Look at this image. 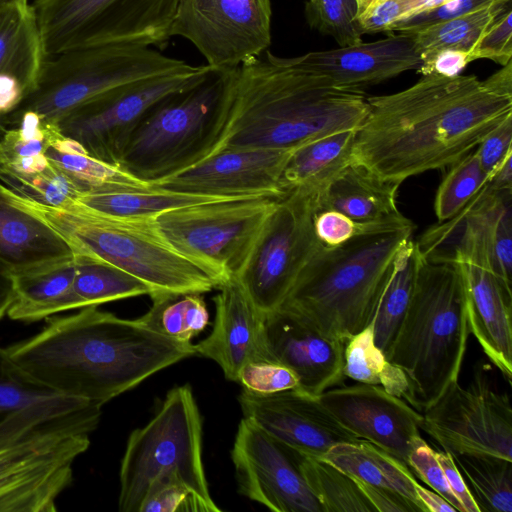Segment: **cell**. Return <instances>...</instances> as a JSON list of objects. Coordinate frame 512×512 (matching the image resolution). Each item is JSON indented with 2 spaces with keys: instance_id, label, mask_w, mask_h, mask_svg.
<instances>
[{
  "instance_id": "6da1fadb",
  "label": "cell",
  "mask_w": 512,
  "mask_h": 512,
  "mask_svg": "<svg viewBox=\"0 0 512 512\" xmlns=\"http://www.w3.org/2000/svg\"><path fill=\"white\" fill-rule=\"evenodd\" d=\"M367 99L352 163L400 185L412 176L447 169L512 115V96L487 88L474 75H424L407 89Z\"/></svg>"
},
{
  "instance_id": "7a4b0ae2",
  "label": "cell",
  "mask_w": 512,
  "mask_h": 512,
  "mask_svg": "<svg viewBox=\"0 0 512 512\" xmlns=\"http://www.w3.org/2000/svg\"><path fill=\"white\" fill-rule=\"evenodd\" d=\"M6 350L32 381L99 406L195 355L191 342L163 337L136 319L119 318L98 306L51 316L40 332Z\"/></svg>"
},
{
  "instance_id": "3957f363",
  "label": "cell",
  "mask_w": 512,
  "mask_h": 512,
  "mask_svg": "<svg viewBox=\"0 0 512 512\" xmlns=\"http://www.w3.org/2000/svg\"><path fill=\"white\" fill-rule=\"evenodd\" d=\"M368 96L269 49L236 69L228 116L214 152L224 149H294L332 133L356 130ZM211 155V156H212Z\"/></svg>"
},
{
  "instance_id": "277c9868",
  "label": "cell",
  "mask_w": 512,
  "mask_h": 512,
  "mask_svg": "<svg viewBox=\"0 0 512 512\" xmlns=\"http://www.w3.org/2000/svg\"><path fill=\"white\" fill-rule=\"evenodd\" d=\"M414 230L360 235L336 247L320 244L279 308L346 342L371 324L394 260Z\"/></svg>"
},
{
  "instance_id": "5b68a950",
  "label": "cell",
  "mask_w": 512,
  "mask_h": 512,
  "mask_svg": "<svg viewBox=\"0 0 512 512\" xmlns=\"http://www.w3.org/2000/svg\"><path fill=\"white\" fill-rule=\"evenodd\" d=\"M416 250L411 300L386 356L408 379L410 405L424 411L458 380L470 326L460 267Z\"/></svg>"
},
{
  "instance_id": "8992f818",
  "label": "cell",
  "mask_w": 512,
  "mask_h": 512,
  "mask_svg": "<svg viewBox=\"0 0 512 512\" xmlns=\"http://www.w3.org/2000/svg\"><path fill=\"white\" fill-rule=\"evenodd\" d=\"M22 206L41 217L71 246L74 253L113 265L143 281L150 298L203 294L221 284L163 236L156 216L112 217L74 204L58 208L16 192Z\"/></svg>"
},
{
  "instance_id": "52a82bcc",
  "label": "cell",
  "mask_w": 512,
  "mask_h": 512,
  "mask_svg": "<svg viewBox=\"0 0 512 512\" xmlns=\"http://www.w3.org/2000/svg\"><path fill=\"white\" fill-rule=\"evenodd\" d=\"M236 69L209 66L156 102L132 130L117 167L151 183L210 157L225 128Z\"/></svg>"
},
{
  "instance_id": "ba28073f",
  "label": "cell",
  "mask_w": 512,
  "mask_h": 512,
  "mask_svg": "<svg viewBox=\"0 0 512 512\" xmlns=\"http://www.w3.org/2000/svg\"><path fill=\"white\" fill-rule=\"evenodd\" d=\"M101 406L79 400L0 442V512H55Z\"/></svg>"
},
{
  "instance_id": "9c48e42d",
  "label": "cell",
  "mask_w": 512,
  "mask_h": 512,
  "mask_svg": "<svg viewBox=\"0 0 512 512\" xmlns=\"http://www.w3.org/2000/svg\"><path fill=\"white\" fill-rule=\"evenodd\" d=\"M176 475L200 512H219L209 492L202 460V419L189 385L171 389L155 416L130 434L120 466L121 512H139L151 482Z\"/></svg>"
},
{
  "instance_id": "30bf717a",
  "label": "cell",
  "mask_w": 512,
  "mask_h": 512,
  "mask_svg": "<svg viewBox=\"0 0 512 512\" xmlns=\"http://www.w3.org/2000/svg\"><path fill=\"white\" fill-rule=\"evenodd\" d=\"M187 62L140 45L78 47L48 57L35 89L5 115L32 110L45 123L117 86L191 69Z\"/></svg>"
},
{
  "instance_id": "8fae6325",
  "label": "cell",
  "mask_w": 512,
  "mask_h": 512,
  "mask_svg": "<svg viewBox=\"0 0 512 512\" xmlns=\"http://www.w3.org/2000/svg\"><path fill=\"white\" fill-rule=\"evenodd\" d=\"M179 0H33L48 57L78 47L163 49Z\"/></svg>"
},
{
  "instance_id": "7c38bea8",
  "label": "cell",
  "mask_w": 512,
  "mask_h": 512,
  "mask_svg": "<svg viewBox=\"0 0 512 512\" xmlns=\"http://www.w3.org/2000/svg\"><path fill=\"white\" fill-rule=\"evenodd\" d=\"M282 197L222 199L167 210L156 216L167 241L221 285L235 278Z\"/></svg>"
},
{
  "instance_id": "4fadbf2b",
  "label": "cell",
  "mask_w": 512,
  "mask_h": 512,
  "mask_svg": "<svg viewBox=\"0 0 512 512\" xmlns=\"http://www.w3.org/2000/svg\"><path fill=\"white\" fill-rule=\"evenodd\" d=\"M315 197L292 189L265 220L236 275L250 300L264 314L278 309L305 264L320 246L314 231Z\"/></svg>"
},
{
  "instance_id": "5bb4252c",
  "label": "cell",
  "mask_w": 512,
  "mask_h": 512,
  "mask_svg": "<svg viewBox=\"0 0 512 512\" xmlns=\"http://www.w3.org/2000/svg\"><path fill=\"white\" fill-rule=\"evenodd\" d=\"M424 430L451 454H492L512 460V407L477 369L467 387L453 381L422 411Z\"/></svg>"
},
{
  "instance_id": "9a60e30c",
  "label": "cell",
  "mask_w": 512,
  "mask_h": 512,
  "mask_svg": "<svg viewBox=\"0 0 512 512\" xmlns=\"http://www.w3.org/2000/svg\"><path fill=\"white\" fill-rule=\"evenodd\" d=\"M208 65L146 78L112 88L75 107L55 123L90 156L117 166L137 123L160 99L198 80Z\"/></svg>"
},
{
  "instance_id": "2e32d148",
  "label": "cell",
  "mask_w": 512,
  "mask_h": 512,
  "mask_svg": "<svg viewBox=\"0 0 512 512\" xmlns=\"http://www.w3.org/2000/svg\"><path fill=\"white\" fill-rule=\"evenodd\" d=\"M270 0H179L171 36L190 41L212 68H236L269 49Z\"/></svg>"
},
{
  "instance_id": "e0dca14e",
  "label": "cell",
  "mask_w": 512,
  "mask_h": 512,
  "mask_svg": "<svg viewBox=\"0 0 512 512\" xmlns=\"http://www.w3.org/2000/svg\"><path fill=\"white\" fill-rule=\"evenodd\" d=\"M300 458L253 421H240L231 450L240 494L276 512H323L303 478Z\"/></svg>"
},
{
  "instance_id": "ac0fdd59",
  "label": "cell",
  "mask_w": 512,
  "mask_h": 512,
  "mask_svg": "<svg viewBox=\"0 0 512 512\" xmlns=\"http://www.w3.org/2000/svg\"><path fill=\"white\" fill-rule=\"evenodd\" d=\"M318 399L346 430L406 466L411 450L424 442L422 413L379 385L332 387Z\"/></svg>"
},
{
  "instance_id": "d6986e66",
  "label": "cell",
  "mask_w": 512,
  "mask_h": 512,
  "mask_svg": "<svg viewBox=\"0 0 512 512\" xmlns=\"http://www.w3.org/2000/svg\"><path fill=\"white\" fill-rule=\"evenodd\" d=\"M293 149H224L200 163L149 184L164 189L227 198L284 197L283 171Z\"/></svg>"
},
{
  "instance_id": "ffe728a7",
  "label": "cell",
  "mask_w": 512,
  "mask_h": 512,
  "mask_svg": "<svg viewBox=\"0 0 512 512\" xmlns=\"http://www.w3.org/2000/svg\"><path fill=\"white\" fill-rule=\"evenodd\" d=\"M447 263L457 264L466 292L470 332L511 383L512 291L495 275L484 245L472 235L459 242Z\"/></svg>"
},
{
  "instance_id": "44dd1931",
  "label": "cell",
  "mask_w": 512,
  "mask_h": 512,
  "mask_svg": "<svg viewBox=\"0 0 512 512\" xmlns=\"http://www.w3.org/2000/svg\"><path fill=\"white\" fill-rule=\"evenodd\" d=\"M238 401L244 418L297 453L322 458L333 446L360 441L314 397L297 389L259 394L243 389Z\"/></svg>"
},
{
  "instance_id": "7402d4cb",
  "label": "cell",
  "mask_w": 512,
  "mask_h": 512,
  "mask_svg": "<svg viewBox=\"0 0 512 512\" xmlns=\"http://www.w3.org/2000/svg\"><path fill=\"white\" fill-rule=\"evenodd\" d=\"M265 329L271 355L295 374L298 391L318 397L345 378L346 342L322 334L283 308L266 314Z\"/></svg>"
},
{
  "instance_id": "603a6c76",
  "label": "cell",
  "mask_w": 512,
  "mask_h": 512,
  "mask_svg": "<svg viewBox=\"0 0 512 512\" xmlns=\"http://www.w3.org/2000/svg\"><path fill=\"white\" fill-rule=\"evenodd\" d=\"M213 298L215 319L210 334L194 345L195 354L216 362L228 380L237 382L243 366L275 362L266 337L265 318L236 278L218 288Z\"/></svg>"
},
{
  "instance_id": "cb8c5ba5",
  "label": "cell",
  "mask_w": 512,
  "mask_h": 512,
  "mask_svg": "<svg viewBox=\"0 0 512 512\" xmlns=\"http://www.w3.org/2000/svg\"><path fill=\"white\" fill-rule=\"evenodd\" d=\"M296 59L301 66L327 77L335 85L354 90H362L422 66L413 34L407 33L309 52L296 56Z\"/></svg>"
},
{
  "instance_id": "d4e9b609",
  "label": "cell",
  "mask_w": 512,
  "mask_h": 512,
  "mask_svg": "<svg viewBox=\"0 0 512 512\" xmlns=\"http://www.w3.org/2000/svg\"><path fill=\"white\" fill-rule=\"evenodd\" d=\"M75 256L69 243L41 217L22 206L0 180V262L13 275Z\"/></svg>"
},
{
  "instance_id": "484cf974",
  "label": "cell",
  "mask_w": 512,
  "mask_h": 512,
  "mask_svg": "<svg viewBox=\"0 0 512 512\" xmlns=\"http://www.w3.org/2000/svg\"><path fill=\"white\" fill-rule=\"evenodd\" d=\"M47 59L32 3L1 5L0 73L15 77L25 96L37 86Z\"/></svg>"
},
{
  "instance_id": "4316f807",
  "label": "cell",
  "mask_w": 512,
  "mask_h": 512,
  "mask_svg": "<svg viewBox=\"0 0 512 512\" xmlns=\"http://www.w3.org/2000/svg\"><path fill=\"white\" fill-rule=\"evenodd\" d=\"M399 186L352 163L316 196L315 202L317 210H336L357 221L384 220L402 215L396 204Z\"/></svg>"
},
{
  "instance_id": "83f0119b",
  "label": "cell",
  "mask_w": 512,
  "mask_h": 512,
  "mask_svg": "<svg viewBox=\"0 0 512 512\" xmlns=\"http://www.w3.org/2000/svg\"><path fill=\"white\" fill-rule=\"evenodd\" d=\"M222 199L230 198L177 192L141 182L90 188L82 191L73 204L104 216L141 217Z\"/></svg>"
},
{
  "instance_id": "f1b7e54d",
  "label": "cell",
  "mask_w": 512,
  "mask_h": 512,
  "mask_svg": "<svg viewBox=\"0 0 512 512\" xmlns=\"http://www.w3.org/2000/svg\"><path fill=\"white\" fill-rule=\"evenodd\" d=\"M354 137L355 130L341 131L294 148L283 171L285 187L316 198L352 164Z\"/></svg>"
},
{
  "instance_id": "f546056e",
  "label": "cell",
  "mask_w": 512,
  "mask_h": 512,
  "mask_svg": "<svg viewBox=\"0 0 512 512\" xmlns=\"http://www.w3.org/2000/svg\"><path fill=\"white\" fill-rule=\"evenodd\" d=\"M75 272L74 256L14 275L15 295L7 315L13 320L34 322L75 309L71 293Z\"/></svg>"
},
{
  "instance_id": "4dcf8cb0",
  "label": "cell",
  "mask_w": 512,
  "mask_h": 512,
  "mask_svg": "<svg viewBox=\"0 0 512 512\" xmlns=\"http://www.w3.org/2000/svg\"><path fill=\"white\" fill-rule=\"evenodd\" d=\"M322 459L364 483L402 495L420 512H426L416 492L417 481L408 467L377 446L363 440L340 443Z\"/></svg>"
},
{
  "instance_id": "1f68e13d",
  "label": "cell",
  "mask_w": 512,
  "mask_h": 512,
  "mask_svg": "<svg viewBox=\"0 0 512 512\" xmlns=\"http://www.w3.org/2000/svg\"><path fill=\"white\" fill-rule=\"evenodd\" d=\"M416 254V243L413 239L397 254L371 322L374 342L385 355L392 345L411 300Z\"/></svg>"
},
{
  "instance_id": "d6a6232c",
  "label": "cell",
  "mask_w": 512,
  "mask_h": 512,
  "mask_svg": "<svg viewBox=\"0 0 512 512\" xmlns=\"http://www.w3.org/2000/svg\"><path fill=\"white\" fill-rule=\"evenodd\" d=\"M75 261L71 289L75 309L151 294L143 281L113 265L77 254Z\"/></svg>"
},
{
  "instance_id": "836d02e7",
  "label": "cell",
  "mask_w": 512,
  "mask_h": 512,
  "mask_svg": "<svg viewBox=\"0 0 512 512\" xmlns=\"http://www.w3.org/2000/svg\"><path fill=\"white\" fill-rule=\"evenodd\" d=\"M452 457L480 512H512V460L492 454Z\"/></svg>"
},
{
  "instance_id": "e575fe53",
  "label": "cell",
  "mask_w": 512,
  "mask_h": 512,
  "mask_svg": "<svg viewBox=\"0 0 512 512\" xmlns=\"http://www.w3.org/2000/svg\"><path fill=\"white\" fill-rule=\"evenodd\" d=\"M344 375L358 383L379 385L410 403V386L404 372L390 362L373 339L371 324L351 337L344 348Z\"/></svg>"
},
{
  "instance_id": "d590c367",
  "label": "cell",
  "mask_w": 512,
  "mask_h": 512,
  "mask_svg": "<svg viewBox=\"0 0 512 512\" xmlns=\"http://www.w3.org/2000/svg\"><path fill=\"white\" fill-rule=\"evenodd\" d=\"M511 0H494L489 5L457 18L425 27L413 33L422 65L442 50L452 49L469 52L494 18Z\"/></svg>"
},
{
  "instance_id": "8d00e7d4",
  "label": "cell",
  "mask_w": 512,
  "mask_h": 512,
  "mask_svg": "<svg viewBox=\"0 0 512 512\" xmlns=\"http://www.w3.org/2000/svg\"><path fill=\"white\" fill-rule=\"evenodd\" d=\"M299 465L323 512H376L357 480L332 463L301 455Z\"/></svg>"
},
{
  "instance_id": "74e56055",
  "label": "cell",
  "mask_w": 512,
  "mask_h": 512,
  "mask_svg": "<svg viewBox=\"0 0 512 512\" xmlns=\"http://www.w3.org/2000/svg\"><path fill=\"white\" fill-rule=\"evenodd\" d=\"M201 295L157 296L151 299V308L136 320L163 337L191 342L209 323V313Z\"/></svg>"
},
{
  "instance_id": "f35d334b",
  "label": "cell",
  "mask_w": 512,
  "mask_h": 512,
  "mask_svg": "<svg viewBox=\"0 0 512 512\" xmlns=\"http://www.w3.org/2000/svg\"><path fill=\"white\" fill-rule=\"evenodd\" d=\"M447 169L434 200L439 222L458 214L490 180L475 149Z\"/></svg>"
},
{
  "instance_id": "ab89813d",
  "label": "cell",
  "mask_w": 512,
  "mask_h": 512,
  "mask_svg": "<svg viewBox=\"0 0 512 512\" xmlns=\"http://www.w3.org/2000/svg\"><path fill=\"white\" fill-rule=\"evenodd\" d=\"M0 180L30 200L58 208L69 207L85 190L78 181L51 163L45 170L31 175L0 170Z\"/></svg>"
},
{
  "instance_id": "60d3db41",
  "label": "cell",
  "mask_w": 512,
  "mask_h": 512,
  "mask_svg": "<svg viewBox=\"0 0 512 512\" xmlns=\"http://www.w3.org/2000/svg\"><path fill=\"white\" fill-rule=\"evenodd\" d=\"M357 0H306L305 15L310 27L331 36L340 47L362 42Z\"/></svg>"
},
{
  "instance_id": "b9f144b4",
  "label": "cell",
  "mask_w": 512,
  "mask_h": 512,
  "mask_svg": "<svg viewBox=\"0 0 512 512\" xmlns=\"http://www.w3.org/2000/svg\"><path fill=\"white\" fill-rule=\"evenodd\" d=\"M415 224L403 215L378 221H357L331 209L317 210L314 216V231L318 241L327 247L342 245L354 237L387 232Z\"/></svg>"
},
{
  "instance_id": "7bdbcfd3",
  "label": "cell",
  "mask_w": 512,
  "mask_h": 512,
  "mask_svg": "<svg viewBox=\"0 0 512 512\" xmlns=\"http://www.w3.org/2000/svg\"><path fill=\"white\" fill-rule=\"evenodd\" d=\"M45 155L51 164L78 181L85 190L108 184L142 182L119 167L99 160L89 154H65L48 147L45 150Z\"/></svg>"
},
{
  "instance_id": "ee69618b",
  "label": "cell",
  "mask_w": 512,
  "mask_h": 512,
  "mask_svg": "<svg viewBox=\"0 0 512 512\" xmlns=\"http://www.w3.org/2000/svg\"><path fill=\"white\" fill-rule=\"evenodd\" d=\"M59 395L24 375L0 347V415Z\"/></svg>"
},
{
  "instance_id": "f6af8a7d",
  "label": "cell",
  "mask_w": 512,
  "mask_h": 512,
  "mask_svg": "<svg viewBox=\"0 0 512 512\" xmlns=\"http://www.w3.org/2000/svg\"><path fill=\"white\" fill-rule=\"evenodd\" d=\"M200 512L190 490L176 475L154 479L148 487L139 512Z\"/></svg>"
},
{
  "instance_id": "bcb514c9",
  "label": "cell",
  "mask_w": 512,
  "mask_h": 512,
  "mask_svg": "<svg viewBox=\"0 0 512 512\" xmlns=\"http://www.w3.org/2000/svg\"><path fill=\"white\" fill-rule=\"evenodd\" d=\"M469 62L490 59L502 66L512 61V11H501L468 52Z\"/></svg>"
},
{
  "instance_id": "7dc6e473",
  "label": "cell",
  "mask_w": 512,
  "mask_h": 512,
  "mask_svg": "<svg viewBox=\"0 0 512 512\" xmlns=\"http://www.w3.org/2000/svg\"><path fill=\"white\" fill-rule=\"evenodd\" d=\"M237 382L243 386V389L259 394H272L298 388L295 374L276 362L246 364L240 370Z\"/></svg>"
},
{
  "instance_id": "c3c4849f",
  "label": "cell",
  "mask_w": 512,
  "mask_h": 512,
  "mask_svg": "<svg viewBox=\"0 0 512 512\" xmlns=\"http://www.w3.org/2000/svg\"><path fill=\"white\" fill-rule=\"evenodd\" d=\"M78 400L80 399L54 395L20 409L2 414L0 417V442L24 432L55 412Z\"/></svg>"
},
{
  "instance_id": "681fc988",
  "label": "cell",
  "mask_w": 512,
  "mask_h": 512,
  "mask_svg": "<svg viewBox=\"0 0 512 512\" xmlns=\"http://www.w3.org/2000/svg\"><path fill=\"white\" fill-rule=\"evenodd\" d=\"M494 0H449L395 22L388 31L413 34L425 27L465 15Z\"/></svg>"
},
{
  "instance_id": "f907efd6",
  "label": "cell",
  "mask_w": 512,
  "mask_h": 512,
  "mask_svg": "<svg viewBox=\"0 0 512 512\" xmlns=\"http://www.w3.org/2000/svg\"><path fill=\"white\" fill-rule=\"evenodd\" d=\"M407 467L433 491L445 498L458 512H462L459 502L449 488L444 471L436 457V451L425 441L411 450Z\"/></svg>"
},
{
  "instance_id": "816d5d0a",
  "label": "cell",
  "mask_w": 512,
  "mask_h": 512,
  "mask_svg": "<svg viewBox=\"0 0 512 512\" xmlns=\"http://www.w3.org/2000/svg\"><path fill=\"white\" fill-rule=\"evenodd\" d=\"M416 0H374L358 15L363 33L388 31L397 21L416 12Z\"/></svg>"
},
{
  "instance_id": "f5cc1de1",
  "label": "cell",
  "mask_w": 512,
  "mask_h": 512,
  "mask_svg": "<svg viewBox=\"0 0 512 512\" xmlns=\"http://www.w3.org/2000/svg\"><path fill=\"white\" fill-rule=\"evenodd\" d=\"M512 115L491 130L475 151L485 173L491 178L501 164L512 156Z\"/></svg>"
},
{
  "instance_id": "db71d44e",
  "label": "cell",
  "mask_w": 512,
  "mask_h": 512,
  "mask_svg": "<svg viewBox=\"0 0 512 512\" xmlns=\"http://www.w3.org/2000/svg\"><path fill=\"white\" fill-rule=\"evenodd\" d=\"M436 457L444 471L451 492L462 508V512H480L452 455L442 450L436 451Z\"/></svg>"
},
{
  "instance_id": "11a10c76",
  "label": "cell",
  "mask_w": 512,
  "mask_h": 512,
  "mask_svg": "<svg viewBox=\"0 0 512 512\" xmlns=\"http://www.w3.org/2000/svg\"><path fill=\"white\" fill-rule=\"evenodd\" d=\"M356 479V478H355ZM366 498L376 512H417L419 509L402 495L356 479Z\"/></svg>"
},
{
  "instance_id": "9f6ffc18",
  "label": "cell",
  "mask_w": 512,
  "mask_h": 512,
  "mask_svg": "<svg viewBox=\"0 0 512 512\" xmlns=\"http://www.w3.org/2000/svg\"><path fill=\"white\" fill-rule=\"evenodd\" d=\"M469 63L468 52L447 49L436 53L429 62L423 64L417 71L423 76L438 74L445 77H455L460 75Z\"/></svg>"
},
{
  "instance_id": "6f0895ef",
  "label": "cell",
  "mask_w": 512,
  "mask_h": 512,
  "mask_svg": "<svg viewBox=\"0 0 512 512\" xmlns=\"http://www.w3.org/2000/svg\"><path fill=\"white\" fill-rule=\"evenodd\" d=\"M23 96L19 81L9 75L0 73V114L13 110Z\"/></svg>"
},
{
  "instance_id": "680465c9",
  "label": "cell",
  "mask_w": 512,
  "mask_h": 512,
  "mask_svg": "<svg viewBox=\"0 0 512 512\" xmlns=\"http://www.w3.org/2000/svg\"><path fill=\"white\" fill-rule=\"evenodd\" d=\"M416 492L426 512H457V509L445 498L433 490L424 488L418 482Z\"/></svg>"
},
{
  "instance_id": "91938a15",
  "label": "cell",
  "mask_w": 512,
  "mask_h": 512,
  "mask_svg": "<svg viewBox=\"0 0 512 512\" xmlns=\"http://www.w3.org/2000/svg\"><path fill=\"white\" fill-rule=\"evenodd\" d=\"M14 295V275L0 262V320L7 314Z\"/></svg>"
},
{
  "instance_id": "94428289",
  "label": "cell",
  "mask_w": 512,
  "mask_h": 512,
  "mask_svg": "<svg viewBox=\"0 0 512 512\" xmlns=\"http://www.w3.org/2000/svg\"><path fill=\"white\" fill-rule=\"evenodd\" d=\"M482 82L497 93L512 96V61Z\"/></svg>"
},
{
  "instance_id": "6125c7cd",
  "label": "cell",
  "mask_w": 512,
  "mask_h": 512,
  "mask_svg": "<svg viewBox=\"0 0 512 512\" xmlns=\"http://www.w3.org/2000/svg\"><path fill=\"white\" fill-rule=\"evenodd\" d=\"M511 159L512 156H509L491 176L488 184L493 190H512Z\"/></svg>"
},
{
  "instance_id": "be15d7a7",
  "label": "cell",
  "mask_w": 512,
  "mask_h": 512,
  "mask_svg": "<svg viewBox=\"0 0 512 512\" xmlns=\"http://www.w3.org/2000/svg\"><path fill=\"white\" fill-rule=\"evenodd\" d=\"M357 1L359 3L360 13H362L365 9H367L374 2V0H357Z\"/></svg>"
},
{
  "instance_id": "e7e4bbea",
  "label": "cell",
  "mask_w": 512,
  "mask_h": 512,
  "mask_svg": "<svg viewBox=\"0 0 512 512\" xmlns=\"http://www.w3.org/2000/svg\"><path fill=\"white\" fill-rule=\"evenodd\" d=\"M17 1H22V0H0V6L4 5V4H9V3L17 2Z\"/></svg>"
}]
</instances>
